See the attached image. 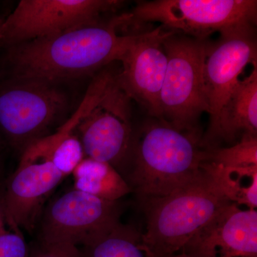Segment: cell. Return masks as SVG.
Segmentation results:
<instances>
[{
  "label": "cell",
  "mask_w": 257,
  "mask_h": 257,
  "mask_svg": "<svg viewBox=\"0 0 257 257\" xmlns=\"http://www.w3.org/2000/svg\"><path fill=\"white\" fill-rule=\"evenodd\" d=\"M202 168L225 199L237 206L256 210L257 167L235 168L204 162Z\"/></svg>",
  "instance_id": "17"
},
{
  "label": "cell",
  "mask_w": 257,
  "mask_h": 257,
  "mask_svg": "<svg viewBox=\"0 0 257 257\" xmlns=\"http://www.w3.org/2000/svg\"><path fill=\"white\" fill-rule=\"evenodd\" d=\"M122 3L116 0H22L4 19L0 45L9 48L100 21L101 15L116 11Z\"/></svg>",
  "instance_id": "9"
},
{
  "label": "cell",
  "mask_w": 257,
  "mask_h": 257,
  "mask_svg": "<svg viewBox=\"0 0 257 257\" xmlns=\"http://www.w3.org/2000/svg\"><path fill=\"white\" fill-rule=\"evenodd\" d=\"M131 100L114 72L75 130L85 157L109 164L121 175L122 169L130 168L133 151Z\"/></svg>",
  "instance_id": "7"
},
{
  "label": "cell",
  "mask_w": 257,
  "mask_h": 257,
  "mask_svg": "<svg viewBox=\"0 0 257 257\" xmlns=\"http://www.w3.org/2000/svg\"><path fill=\"white\" fill-rule=\"evenodd\" d=\"M68 104L58 85L8 77L0 82V141L23 153L51 135Z\"/></svg>",
  "instance_id": "5"
},
{
  "label": "cell",
  "mask_w": 257,
  "mask_h": 257,
  "mask_svg": "<svg viewBox=\"0 0 257 257\" xmlns=\"http://www.w3.org/2000/svg\"><path fill=\"white\" fill-rule=\"evenodd\" d=\"M257 133V69L239 80L221 107L215 126L201 140V145L214 148L221 141L231 143L241 135Z\"/></svg>",
  "instance_id": "14"
},
{
  "label": "cell",
  "mask_w": 257,
  "mask_h": 257,
  "mask_svg": "<svg viewBox=\"0 0 257 257\" xmlns=\"http://www.w3.org/2000/svg\"><path fill=\"white\" fill-rule=\"evenodd\" d=\"M74 189L104 200L117 202L132 192L126 179L107 163L85 157L72 173Z\"/></svg>",
  "instance_id": "16"
},
{
  "label": "cell",
  "mask_w": 257,
  "mask_h": 257,
  "mask_svg": "<svg viewBox=\"0 0 257 257\" xmlns=\"http://www.w3.org/2000/svg\"><path fill=\"white\" fill-rule=\"evenodd\" d=\"M172 32L160 26L138 33L119 60L118 79L121 87L160 120V94L168 62L164 42Z\"/></svg>",
  "instance_id": "10"
},
{
  "label": "cell",
  "mask_w": 257,
  "mask_h": 257,
  "mask_svg": "<svg viewBox=\"0 0 257 257\" xmlns=\"http://www.w3.org/2000/svg\"><path fill=\"white\" fill-rule=\"evenodd\" d=\"M4 18H0V32H1L2 25H3V21H4Z\"/></svg>",
  "instance_id": "23"
},
{
  "label": "cell",
  "mask_w": 257,
  "mask_h": 257,
  "mask_svg": "<svg viewBox=\"0 0 257 257\" xmlns=\"http://www.w3.org/2000/svg\"><path fill=\"white\" fill-rule=\"evenodd\" d=\"M181 253L199 257H257V211L230 203Z\"/></svg>",
  "instance_id": "13"
},
{
  "label": "cell",
  "mask_w": 257,
  "mask_h": 257,
  "mask_svg": "<svg viewBox=\"0 0 257 257\" xmlns=\"http://www.w3.org/2000/svg\"><path fill=\"white\" fill-rule=\"evenodd\" d=\"M196 130L180 131L159 119L134 138L128 185L142 199L165 197L202 177L205 150Z\"/></svg>",
  "instance_id": "2"
},
{
  "label": "cell",
  "mask_w": 257,
  "mask_h": 257,
  "mask_svg": "<svg viewBox=\"0 0 257 257\" xmlns=\"http://www.w3.org/2000/svg\"><path fill=\"white\" fill-rule=\"evenodd\" d=\"M125 18L84 24L9 47L8 77L58 85L119 62L138 35L121 34Z\"/></svg>",
  "instance_id": "1"
},
{
  "label": "cell",
  "mask_w": 257,
  "mask_h": 257,
  "mask_svg": "<svg viewBox=\"0 0 257 257\" xmlns=\"http://www.w3.org/2000/svg\"><path fill=\"white\" fill-rule=\"evenodd\" d=\"M256 0H155L139 3L128 22L157 23L165 30L204 40L214 32L221 37L254 33Z\"/></svg>",
  "instance_id": "4"
},
{
  "label": "cell",
  "mask_w": 257,
  "mask_h": 257,
  "mask_svg": "<svg viewBox=\"0 0 257 257\" xmlns=\"http://www.w3.org/2000/svg\"><path fill=\"white\" fill-rule=\"evenodd\" d=\"M79 257H151L143 234L120 223L79 248Z\"/></svg>",
  "instance_id": "18"
},
{
  "label": "cell",
  "mask_w": 257,
  "mask_h": 257,
  "mask_svg": "<svg viewBox=\"0 0 257 257\" xmlns=\"http://www.w3.org/2000/svg\"><path fill=\"white\" fill-rule=\"evenodd\" d=\"M151 257H153V256H151ZM158 257H199V256H194V255L189 254V253H175V254L167 255V256H158Z\"/></svg>",
  "instance_id": "22"
},
{
  "label": "cell",
  "mask_w": 257,
  "mask_h": 257,
  "mask_svg": "<svg viewBox=\"0 0 257 257\" xmlns=\"http://www.w3.org/2000/svg\"><path fill=\"white\" fill-rule=\"evenodd\" d=\"M164 46L168 62L160 94V120L180 131H194L199 116L208 113L203 72L209 45L204 40L172 32Z\"/></svg>",
  "instance_id": "6"
},
{
  "label": "cell",
  "mask_w": 257,
  "mask_h": 257,
  "mask_svg": "<svg viewBox=\"0 0 257 257\" xmlns=\"http://www.w3.org/2000/svg\"><path fill=\"white\" fill-rule=\"evenodd\" d=\"M76 125L67 120L51 135L40 139L21 154L19 164L49 161L64 178L72 175L84 158L82 143L75 133Z\"/></svg>",
  "instance_id": "15"
},
{
  "label": "cell",
  "mask_w": 257,
  "mask_h": 257,
  "mask_svg": "<svg viewBox=\"0 0 257 257\" xmlns=\"http://www.w3.org/2000/svg\"><path fill=\"white\" fill-rule=\"evenodd\" d=\"M31 248L23 234L0 232V257H30Z\"/></svg>",
  "instance_id": "20"
},
{
  "label": "cell",
  "mask_w": 257,
  "mask_h": 257,
  "mask_svg": "<svg viewBox=\"0 0 257 257\" xmlns=\"http://www.w3.org/2000/svg\"><path fill=\"white\" fill-rule=\"evenodd\" d=\"M143 201L147 217L144 244L153 257L182 252L197 233L231 203L216 190L204 172L195 182L169 195Z\"/></svg>",
  "instance_id": "3"
},
{
  "label": "cell",
  "mask_w": 257,
  "mask_h": 257,
  "mask_svg": "<svg viewBox=\"0 0 257 257\" xmlns=\"http://www.w3.org/2000/svg\"><path fill=\"white\" fill-rule=\"evenodd\" d=\"M120 214L118 202L69 191L43 209L40 242L79 249L118 224Z\"/></svg>",
  "instance_id": "8"
},
{
  "label": "cell",
  "mask_w": 257,
  "mask_h": 257,
  "mask_svg": "<svg viewBox=\"0 0 257 257\" xmlns=\"http://www.w3.org/2000/svg\"><path fill=\"white\" fill-rule=\"evenodd\" d=\"M63 179L49 161L19 164L2 201L3 215L14 232L35 229L45 201Z\"/></svg>",
  "instance_id": "11"
},
{
  "label": "cell",
  "mask_w": 257,
  "mask_h": 257,
  "mask_svg": "<svg viewBox=\"0 0 257 257\" xmlns=\"http://www.w3.org/2000/svg\"><path fill=\"white\" fill-rule=\"evenodd\" d=\"M256 60L254 33L221 37L216 45L208 47L203 72L210 119L207 133L215 126L221 107L239 82L243 69L248 64L256 67Z\"/></svg>",
  "instance_id": "12"
},
{
  "label": "cell",
  "mask_w": 257,
  "mask_h": 257,
  "mask_svg": "<svg viewBox=\"0 0 257 257\" xmlns=\"http://www.w3.org/2000/svg\"><path fill=\"white\" fill-rule=\"evenodd\" d=\"M204 162L235 168L257 167L256 135H243L231 147L207 149Z\"/></svg>",
  "instance_id": "19"
},
{
  "label": "cell",
  "mask_w": 257,
  "mask_h": 257,
  "mask_svg": "<svg viewBox=\"0 0 257 257\" xmlns=\"http://www.w3.org/2000/svg\"><path fill=\"white\" fill-rule=\"evenodd\" d=\"M77 248L64 247L55 245L45 244L39 242L31 248L30 257H79Z\"/></svg>",
  "instance_id": "21"
}]
</instances>
